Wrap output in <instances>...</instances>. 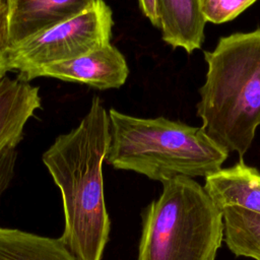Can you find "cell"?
<instances>
[{"label": "cell", "mask_w": 260, "mask_h": 260, "mask_svg": "<svg viewBox=\"0 0 260 260\" xmlns=\"http://www.w3.org/2000/svg\"><path fill=\"white\" fill-rule=\"evenodd\" d=\"M108 112L99 96L79 125L56 138L42 160L61 191L65 225L60 237L79 260H102L111 221L104 196Z\"/></svg>", "instance_id": "6da1fadb"}, {"label": "cell", "mask_w": 260, "mask_h": 260, "mask_svg": "<svg viewBox=\"0 0 260 260\" xmlns=\"http://www.w3.org/2000/svg\"><path fill=\"white\" fill-rule=\"evenodd\" d=\"M204 59L207 72L197 103L201 128L242 158L260 126V28L221 37Z\"/></svg>", "instance_id": "7a4b0ae2"}, {"label": "cell", "mask_w": 260, "mask_h": 260, "mask_svg": "<svg viewBox=\"0 0 260 260\" xmlns=\"http://www.w3.org/2000/svg\"><path fill=\"white\" fill-rule=\"evenodd\" d=\"M105 160L153 181L177 176L206 177L219 169L229 152L201 127L165 117L139 118L111 109Z\"/></svg>", "instance_id": "3957f363"}, {"label": "cell", "mask_w": 260, "mask_h": 260, "mask_svg": "<svg viewBox=\"0 0 260 260\" xmlns=\"http://www.w3.org/2000/svg\"><path fill=\"white\" fill-rule=\"evenodd\" d=\"M142 211L136 260H215L223 241L221 210L193 178L161 182Z\"/></svg>", "instance_id": "277c9868"}, {"label": "cell", "mask_w": 260, "mask_h": 260, "mask_svg": "<svg viewBox=\"0 0 260 260\" xmlns=\"http://www.w3.org/2000/svg\"><path fill=\"white\" fill-rule=\"evenodd\" d=\"M113 13L104 0L91 4L77 16L62 22L16 48L4 50L9 70H17L26 81L47 65L86 55L110 44Z\"/></svg>", "instance_id": "5b68a950"}, {"label": "cell", "mask_w": 260, "mask_h": 260, "mask_svg": "<svg viewBox=\"0 0 260 260\" xmlns=\"http://www.w3.org/2000/svg\"><path fill=\"white\" fill-rule=\"evenodd\" d=\"M92 0H6L2 47H18L83 12Z\"/></svg>", "instance_id": "8992f818"}, {"label": "cell", "mask_w": 260, "mask_h": 260, "mask_svg": "<svg viewBox=\"0 0 260 260\" xmlns=\"http://www.w3.org/2000/svg\"><path fill=\"white\" fill-rule=\"evenodd\" d=\"M128 74L126 59L110 43L79 58L44 66L34 73L32 78L49 76L82 82L99 89H109L121 87Z\"/></svg>", "instance_id": "52a82bcc"}, {"label": "cell", "mask_w": 260, "mask_h": 260, "mask_svg": "<svg viewBox=\"0 0 260 260\" xmlns=\"http://www.w3.org/2000/svg\"><path fill=\"white\" fill-rule=\"evenodd\" d=\"M203 188L219 209L238 206L260 214V172L242 158L206 176Z\"/></svg>", "instance_id": "ba28073f"}, {"label": "cell", "mask_w": 260, "mask_h": 260, "mask_svg": "<svg viewBox=\"0 0 260 260\" xmlns=\"http://www.w3.org/2000/svg\"><path fill=\"white\" fill-rule=\"evenodd\" d=\"M40 107L39 87L20 76L0 79V153L17 146L26 122Z\"/></svg>", "instance_id": "9c48e42d"}, {"label": "cell", "mask_w": 260, "mask_h": 260, "mask_svg": "<svg viewBox=\"0 0 260 260\" xmlns=\"http://www.w3.org/2000/svg\"><path fill=\"white\" fill-rule=\"evenodd\" d=\"M155 11L157 28L168 45L188 54L201 48L206 21L199 0H155Z\"/></svg>", "instance_id": "30bf717a"}, {"label": "cell", "mask_w": 260, "mask_h": 260, "mask_svg": "<svg viewBox=\"0 0 260 260\" xmlns=\"http://www.w3.org/2000/svg\"><path fill=\"white\" fill-rule=\"evenodd\" d=\"M0 260H79L61 238L0 228Z\"/></svg>", "instance_id": "8fae6325"}, {"label": "cell", "mask_w": 260, "mask_h": 260, "mask_svg": "<svg viewBox=\"0 0 260 260\" xmlns=\"http://www.w3.org/2000/svg\"><path fill=\"white\" fill-rule=\"evenodd\" d=\"M223 219V242L238 257L260 260V214L238 206L220 209Z\"/></svg>", "instance_id": "7c38bea8"}, {"label": "cell", "mask_w": 260, "mask_h": 260, "mask_svg": "<svg viewBox=\"0 0 260 260\" xmlns=\"http://www.w3.org/2000/svg\"><path fill=\"white\" fill-rule=\"evenodd\" d=\"M257 0H199L201 13L207 22L224 23L235 19Z\"/></svg>", "instance_id": "4fadbf2b"}, {"label": "cell", "mask_w": 260, "mask_h": 260, "mask_svg": "<svg viewBox=\"0 0 260 260\" xmlns=\"http://www.w3.org/2000/svg\"><path fill=\"white\" fill-rule=\"evenodd\" d=\"M16 147H8L0 153V196L8 188L15 170Z\"/></svg>", "instance_id": "5bb4252c"}, {"label": "cell", "mask_w": 260, "mask_h": 260, "mask_svg": "<svg viewBox=\"0 0 260 260\" xmlns=\"http://www.w3.org/2000/svg\"><path fill=\"white\" fill-rule=\"evenodd\" d=\"M140 10L150 20V22L157 27V18L155 11V0H138Z\"/></svg>", "instance_id": "9a60e30c"}, {"label": "cell", "mask_w": 260, "mask_h": 260, "mask_svg": "<svg viewBox=\"0 0 260 260\" xmlns=\"http://www.w3.org/2000/svg\"><path fill=\"white\" fill-rule=\"evenodd\" d=\"M7 71H9V68L7 64L6 54L3 47L0 45V79H2L5 76Z\"/></svg>", "instance_id": "2e32d148"}, {"label": "cell", "mask_w": 260, "mask_h": 260, "mask_svg": "<svg viewBox=\"0 0 260 260\" xmlns=\"http://www.w3.org/2000/svg\"><path fill=\"white\" fill-rule=\"evenodd\" d=\"M5 9H6V0H0V31H2L4 26Z\"/></svg>", "instance_id": "e0dca14e"}]
</instances>
